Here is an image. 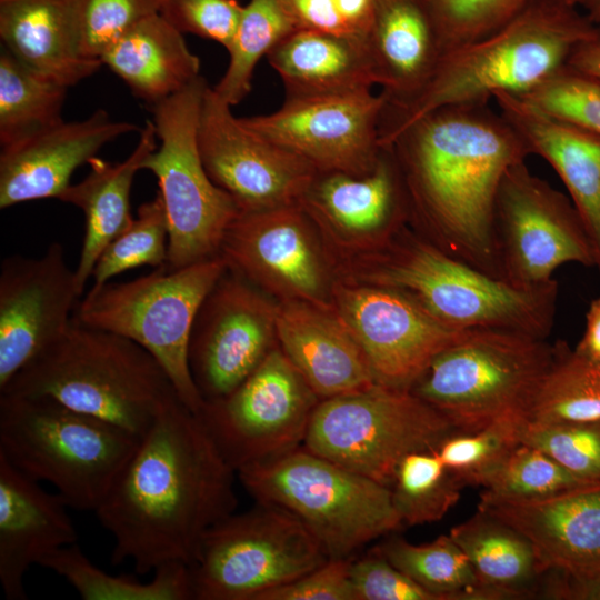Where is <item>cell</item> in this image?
<instances>
[{"mask_svg":"<svg viewBox=\"0 0 600 600\" xmlns=\"http://www.w3.org/2000/svg\"><path fill=\"white\" fill-rule=\"evenodd\" d=\"M237 470L179 397L159 413L94 511L113 537L111 561L146 574L192 567L206 532L236 511Z\"/></svg>","mask_w":600,"mask_h":600,"instance_id":"obj_1","label":"cell"},{"mask_svg":"<svg viewBox=\"0 0 600 600\" xmlns=\"http://www.w3.org/2000/svg\"><path fill=\"white\" fill-rule=\"evenodd\" d=\"M426 240L501 279L493 232L506 172L526 161V143L488 103L449 106L421 117L387 146Z\"/></svg>","mask_w":600,"mask_h":600,"instance_id":"obj_2","label":"cell"},{"mask_svg":"<svg viewBox=\"0 0 600 600\" xmlns=\"http://www.w3.org/2000/svg\"><path fill=\"white\" fill-rule=\"evenodd\" d=\"M600 33L564 0H533L497 31L444 51L411 99L388 103L380 122L387 147L408 126L437 109L488 103L497 93L524 94L568 66L573 52Z\"/></svg>","mask_w":600,"mask_h":600,"instance_id":"obj_3","label":"cell"},{"mask_svg":"<svg viewBox=\"0 0 600 600\" xmlns=\"http://www.w3.org/2000/svg\"><path fill=\"white\" fill-rule=\"evenodd\" d=\"M0 394L48 397L139 438L179 397L166 370L146 349L74 320L59 340L22 367Z\"/></svg>","mask_w":600,"mask_h":600,"instance_id":"obj_4","label":"cell"},{"mask_svg":"<svg viewBox=\"0 0 600 600\" xmlns=\"http://www.w3.org/2000/svg\"><path fill=\"white\" fill-rule=\"evenodd\" d=\"M364 283L398 290L456 330L498 328L548 339L558 282L520 288L491 277L408 231L380 248Z\"/></svg>","mask_w":600,"mask_h":600,"instance_id":"obj_5","label":"cell"},{"mask_svg":"<svg viewBox=\"0 0 600 600\" xmlns=\"http://www.w3.org/2000/svg\"><path fill=\"white\" fill-rule=\"evenodd\" d=\"M139 441L51 398L0 394V456L71 509L94 512Z\"/></svg>","mask_w":600,"mask_h":600,"instance_id":"obj_6","label":"cell"},{"mask_svg":"<svg viewBox=\"0 0 600 600\" xmlns=\"http://www.w3.org/2000/svg\"><path fill=\"white\" fill-rule=\"evenodd\" d=\"M557 353V342L498 329L463 330L441 350L409 391L457 430L500 421L526 422Z\"/></svg>","mask_w":600,"mask_h":600,"instance_id":"obj_7","label":"cell"},{"mask_svg":"<svg viewBox=\"0 0 600 600\" xmlns=\"http://www.w3.org/2000/svg\"><path fill=\"white\" fill-rule=\"evenodd\" d=\"M257 502L294 516L329 558H350L402 523L391 489L318 456L303 446L237 469Z\"/></svg>","mask_w":600,"mask_h":600,"instance_id":"obj_8","label":"cell"},{"mask_svg":"<svg viewBox=\"0 0 600 600\" xmlns=\"http://www.w3.org/2000/svg\"><path fill=\"white\" fill-rule=\"evenodd\" d=\"M227 268L219 254L180 269L162 266L130 281L107 282L79 301L73 320L146 349L166 370L182 402L199 413L204 400L190 372L189 340L200 306Z\"/></svg>","mask_w":600,"mask_h":600,"instance_id":"obj_9","label":"cell"},{"mask_svg":"<svg viewBox=\"0 0 600 600\" xmlns=\"http://www.w3.org/2000/svg\"><path fill=\"white\" fill-rule=\"evenodd\" d=\"M200 76L181 91L150 107L158 147L142 169L158 180L169 228V270L220 254L224 234L240 207L210 179L198 147L204 92Z\"/></svg>","mask_w":600,"mask_h":600,"instance_id":"obj_10","label":"cell"},{"mask_svg":"<svg viewBox=\"0 0 600 600\" xmlns=\"http://www.w3.org/2000/svg\"><path fill=\"white\" fill-rule=\"evenodd\" d=\"M457 430L411 391L374 383L322 399L303 440L309 451L391 487L400 461Z\"/></svg>","mask_w":600,"mask_h":600,"instance_id":"obj_11","label":"cell"},{"mask_svg":"<svg viewBox=\"0 0 600 600\" xmlns=\"http://www.w3.org/2000/svg\"><path fill=\"white\" fill-rule=\"evenodd\" d=\"M330 558L288 511L257 502L232 513L204 534L192 567L193 599L259 600Z\"/></svg>","mask_w":600,"mask_h":600,"instance_id":"obj_12","label":"cell"},{"mask_svg":"<svg viewBox=\"0 0 600 600\" xmlns=\"http://www.w3.org/2000/svg\"><path fill=\"white\" fill-rule=\"evenodd\" d=\"M493 232L501 279L516 287L549 284L564 263L597 266L594 246L571 199L531 173L526 161L512 166L501 181Z\"/></svg>","mask_w":600,"mask_h":600,"instance_id":"obj_13","label":"cell"},{"mask_svg":"<svg viewBox=\"0 0 600 600\" xmlns=\"http://www.w3.org/2000/svg\"><path fill=\"white\" fill-rule=\"evenodd\" d=\"M320 398L277 346L231 393L197 413L237 470L303 444Z\"/></svg>","mask_w":600,"mask_h":600,"instance_id":"obj_14","label":"cell"},{"mask_svg":"<svg viewBox=\"0 0 600 600\" xmlns=\"http://www.w3.org/2000/svg\"><path fill=\"white\" fill-rule=\"evenodd\" d=\"M387 104L371 89L286 98L277 111L239 118L249 130L300 156L317 171L363 176L377 164L380 122Z\"/></svg>","mask_w":600,"mask_h":600,"instance_id":"obj_15","label":"cell"},{"mask_svg":"<svg viewBox=\"0 0 600 600\" xmlns=\"http://www.w3.org/2000/svg\"><path fill=\"white\" fill-rule=\"evenodd\" d=\"M313 223L300 203L240 210L220 256L231 271L282 301L332 308V286Z\"/></svg>","mask_w":600,"mask_h":600,"instance_id":"obj_16","label":"cell"},{"mask_svg":"<svg viewBox=\"0 0 600 600\" xmlns=\"http://www.w3.org/2000/svg\"><path fill=\"white\" fill-rule=\"evenodd\" d=\"M277 311L227 268L200 306L189 340L190 372L204 401L231 393L277 347Z\"/></svg>","mask_w":600,"mask_h":600,"instance_id":"obj_17","label":"cell"},{"mask_svg":"<svg viewBox=\"0 0 600 600\" xmlns=\"http://www.w3.org/2000/svg\"><path fill=\"white\" fill-rule=\"evenodd\" d=\"M198 147L210 179L233 197L240 210L300 203L318 172L306 159L246 128L209 86Z\"/></svg>","mask_w":600,"mask_h":600,"instance_id":"obj_18","label":"cell"},{"mask_svg":"<svg viewBox=\"0 0 600 600\" xmlns=\"http://www.w3.org/2000/svg\"><path fill=\"white\" fill-rule=\"evenodd\" d=\"M333 309L361 347L378 383L409 390L463 330L434 319L407 294L381 286L336 283Z\"/></svg>","mask_w":600,"mask_h":600,"instance_id":"obj_19","label":"cell"},{"mask_svg":"<svg viewBox=\"0 0 600 600\" xmlns=\"http://www.w3.org/2000/svg\"><path fill=\"white\" fill-rule=\"evenodd\" d=\"M76 272L60 242L38 258L6 257L0 266V389L71 327L79 303Z\"/></svg>","mask_w":600,"mask_h":600,"instance_id":"obj_20","label":"cell"},{"mask_svg":"<svg viewBox=\"0 0 600 600\" xmlns=\"http://www.w3.org/2000/svg\"><path fill=\"white\" fill-rule=\"evenodd\" d=\"M138 128L97 110L80 121H60L1 147L0 208L56 198L71 184L72 173L97 157L110 141Z\"/></svg>","mask_w":600,"mask_h":600,"instance_id":"obj_21","label":"cell"},{"mask_svg":"<svg viewBox=\"0 0 600 600\" xmlns=\"http://www.w3.org/2000/svg\"><path fill=\"white\" fill-rule=\"evenodd\" d=\"M478 507L529 539L543 573L572 582L600 578V488L537 502L481 494Z\"/></svg>","mask_w":600,"mask_h":600,"instance_id":"obj_22","label":"cell"},{"mask_svg":"<svg viewBox=\"0 0 600 600\" xmlns=\"http://www.w3.org/2000/svg\"><path fill=\"white\" fill-rule=\"evenodd\" d=\"M300 204L336 236L383 247L409 220L403 180L390 147L363 174L318 171Z\"/></svg>","mask_w":600,"mask_h":600,"instance_id":"obj_23","label":"cell"},{"mask_svg":"<svg viewBox=\"0 0 600 600\" xmlns=\"http://www.w3.org/2000/svg\"><path fill=\"white\" fill-rule=\"evenodd\" d=\"M58 493L0 456V584L8 600H26L24 577L51 552L78 541Z\"/></svg>","mask_w":600,"mask_h":600,"instance_id":"obj_24","label":"cell"},{"mask_svg":"<svg viewBox=\"0 0 600 600\" xmlns=\"http://www.w3.org/2000/svg\"><path fill=\"white\" fill-rule=\"evenodd\" d=\"M277 339L320 400L377 383L361 347L333 307L282 301L277 311Z\"/></svg>","mask_w":600,"mask_h":600,"instance_id":"obj_25","label":"cell"},{"mask_svg":"<svg viewBox=\"0 0 600 600\" xmlns=\"http://www.w3.org/2000/svg\"><path fill=\"white\" fill-rule=\"evenodd\" d=\"M501 116L567 188L596 249L600 270V134L554 117L513 93L493 97Z\"/></svg>","mask_w":600,"mask_h":600,"instance_id":"obj_26","label":"cell"},{"mask_svg":"<svg viewBox=\"0 0 600 600\" xmlns=\"http://www.w3.org/2000/svg\"><path fill=\"white\" fill-rule=\"evenodd\" d=\"M0 38L18 60L68 88L102 66L81 52L78 0H0Z\"/></svg>","mask_w":600,"mask_h":600,"instance_id":"obj_27","label":"cell"},{"mask_svg":"<svg viewBox=\"0 0 600 600\" xmlns=\"http://www.w3.org/2000/svg\"><path fill=\"white\" fill-rule=\"evenodd\" d=\"M367 42L378 84L391 104L418 93L442 54L423 0H377Z\"/></svg>","mask_w":600,"mask_h":600,"instance_id":"obj_28","label":"cell"},{"mask_svg":"<svg viewBox=\"0 0 600 600\" xmlns=\"http://www.w3.org/2000/svg\"><path fill=\"white\" fill-rule=\"evenodd\" d=\"M283 82L286 98L371 89L378 84L367 38L298 30L267 56Z\"/></svg>","mask_w":600,"mask_h":600,"instance_id":"obj_29","label":"cell"},{"mask_svg":"<svg viewBox=\"0 0 600 600\" xmlns=\"http://www.w3.org/2000/svg\"><path fill=\"white\" fill-rule=\"evenodd\" d=\"M139 132L138 143L123 161L92 158L88 162L90 171L87 177L70 184L58 198L79 208L84 217L82 248L74 269L81 296L101 252L133 219L130 209L132 182L159 141L151 120H147Z\"/></svg>","mask_w":600,"mask_h":600,"instance_id":"obj_30","label":"cell"},{"mask_svg":"<svg viewBox=\"0 0 600 600\" xmlns=\"http://www.w3.org/2000/svg\"><path fill=\"white\" fill-rule=\"evenodd\" d=\"M100 60L149 106L184 89L200 77L201 68L183 33L159 12L124 32Z\"/></svg>","mask_w":600,"mask_h":600,"instance_id":"obj_31","label":"cell"},{"mask_svg":"<svg viewBox=\"0 0 600 600\" xmlns=\"http://www.w3.org/2000/svg\"><path fill=\"white\" fill-rule=\"evenodd\" d=\"M449 534L486 587L506 600L537 596L543 571L532 543L517 529L479 511Z\"/></svg>","mask_w":600,"mask_h":600,"instance_id":"obj_32","label":"cell"},{"mask_svg":"<svg viewBox=\"0 0 600 600\" xmlns=\"http://www.w3.org/2000/svg\"><path fill=\"white\" fill-rule=\"evenodd\" d=\"M39 566L68 581L83 600L193 599L190 567L182 562L162 564L149 581L142 582L131 576L107 573L73 543L46 556Z\"/></svg>","mask_w":600,"mask_h":600,"instance_id":"obj_33","label":"cell"},{"mask_svg":"<svg viewBox=\"0 0 600 600\" xmlns=\"http://www.w3.org/2000/svg\"><path fill=\"white\" fill-rule=\"evenodd\" d=\"M373 550L439 600L506 599L480 581L468 557L450 534L423 544L391 537Z\"/></svg>","mask_w":600,"mask_h":600,"instance_id":"obj_34","label":"cell"},{"mask_svg":"<svg viewBox=\"0 0 600 600\" xmlns=\"http://www.w3.org/2000/svg\"><path fill=\"white\" fill-rule=\"evenodd\" d=\"M68 87L0 54V144L4 147L62 121Z\"/></svg>","mask_w":600,"mask_h":600,"instance_id":"obj_35","label":"cell"},{"mask_svg":"<svg viewBox=\"0 0 600 600\" xmlns=\"http://www.w3.org/2000/svg\"><path fill=\"white\" fill-rule=\"evenodd\" d=\"M299 27L288 0H250L243 7L230 47L229 63L214 91L231 107L251 90L259 60Z\"/></svg>","mask_w":600,"mask_h":600,"instance_id":"obj_36","label":"cell"},{"mask_svg":"<svg viewBox=\"0 0 600 600\" xmlns=\"http://www.w3.org/2000/svg\"><path fill=\"white\" fill-rule=\"evenodd\" d=\"M600 420V367L557 341L554 360L530 407L527 423Z\"/></svg>","mask_w":600,"mask_h":600,"instance_id":"obj_37","label":"cell"},{"mask_svg":"<svg viewBox=\"0 0 600 600\" xmlns=\"http://www.w3.org/2000/svg\"><path fill=\"white\" fill-rule=\"evenodd\" d=\"M463 487L432 449L406 456L390 489L402 523L418 526L442 519L460 499Z\"/></svg>","mask_w":600,"mask_h":600,"instance_id":"obj_38","label":"cell"},{"mask_svg":"<svg viewBox=\"0 0 600 600\" xmlns=\"http://www.w3.org/2000/svg\"><path fill=\"white\" fill-rule=\"evenodd\" d=\"M482 496L507 501L537 502L600 488L580 478L544 451L520 442L483 486Z\"/></svg>","mask_w":600,"mask_h":600,"instance_id":"obj_39","label":"cell"},{"mask_svg":"<svg viewBox=\"0 0 600 600\" xmlns=\"http://www.w3.org/2000/svg\"><path fill=\"white\" fill-rule=\"evenodd\" d=\"M169 228L160 193L143 202L138 216L101 252L92 272L98 288L127 270L150 266L162 267L168 260Z\"/></svg>","mask_w":600,"mask_h":600,"instance_id":"obj_40","label":"cell"},{"mask_svg":"<svg viewBox=\"0 0 600 600\" xmlns=\"http://www.w3.org/2000/svg\"><path fill=\"white\" fill-rule=\"evenodd\" d=\"M523 422L500 421L473 431L454 430L433 449L446 468L464 486H484L521 442Z\"/></svg>","mask_w":600,"mask_h":600,"instance_id":"obj_41","label":"cell"},{"mask_svg":"<svg viewBox=\"0 0 600 600\" xmlns=\"http://www.w3.org/2000/svg\"><path fill=\"white\" fill-rule=\"evenodd\" d=\"M442 53L481 39L517 17L533 0H423Z\"/></svg>","mask_w":600,"mask_h":600,"instance_id":"obj_42","label":"cell"},{"mask_svg":"<svg viewBox=\"0 0 600 600\" xmlns=\"http://www.w3.org/2000/svg\"><path fill=\"white\" fill-rule=\"evenodd\" d=\"M519 438L544 451L576 476L600 483V420L554 424L523 422Z\"/></svg>","mask_w":600,"mask_h":600,"instance_id":"obj_43","label":"cell"},{"mask_svg":"<svg viewBox=\"0 0 600 600\" xmlns=\"http://www.w3.org/2000/svg\"><path fill=\"white\" fill-rule=\"evenodd\" d=\"M537 108L600 134V80L567 66L519 96Z\"/></svg>","mask_w":600,"mask_h":600,"instance_id":"obj_44","label":"cell"},{"mask_svg":"<svg viewBox=\"0 0 600 600\" xmlns=\"http://www.w3.org/2000/svg\"><path fill=\"white\" fill-rule=\"evenodd\" d=\"M160 3L161 0H78L82 54L100 60L124 32L158 13Z\"/></svg>","mask_w":600,"mask_h":600,"instance_id":"obj_45","label":"cell"},{"mask_svg":"<svg viewBox=\"0 0 600 600\" xmlns=\"http://www.w3.org/2000/svg\"><path fill=\"white\" fill-rule=\"evenodd\" d=\"M242 9L238 0H161L159 13L181 33L213 40L228 49Z\"/></svg>","mask_w":600,"mask_h":600,"instance_id":"obj_46","label":"cell"},{"mask_svg":"<svg viewBox=\"0 0 600 600\" xmlns=\"http://www.w3.org/2000/svg\"><path fill=\"white\" fill-rule=\"evenodd\" d=\"M349 572L356 600H439L373 549Z\"/></svg>","mask_w":600,"mask_h":600,"instance_id":"obj_47","label":"cell"},{"mask_svg":"<svg viewBox=\"0 0 600 600\" xmlns=\"http://www.w3.org/2000/svg\"><path fill=\"white\" fill-rule=\"evenodd\" d=\"M350 561L330 558L303 576L267 591L259 600H356Z\"/></svg>","mask_w":600,"mask_h":600,"instance_id":"obj_48","label":"cell"},{"mask_svg":"<svg viewBox=\"0 0 600 600\" xmlns=\"http://www.w3.org/2000/svg\"><path fill=\"white\" fill-rule=\"evenodd\" d=\"M299 30L350 34L342 23L333 0H288Z\"/></svg>","mask_w":600,"mask_h":600,"instance_id":"obj_49","label":"cell"},{"mask_svg":"<svg viewBox=\"0 0 600 600\" xmlns=\"http://www.w3.org/2000/svg\"><path fill=\"white\" fill-rule=\"evenodd\" d=\"M544 578L539 591V596L542 598L600 600V578L584 582H572L552 571L546 572Z\"/></svg>","mask_w":600,"mask_h":600,"instance_id":"obj_50","label":"cell"},{"mask_svg":"<svg viewBox=\"0 0 600 600\" xmlns=\"http://www.w3.org/2000/svg\"><path fill=\"white\" fill-rule=\"evenodd\" d=\"M336 10L350 34L368 38L377 0H333Z\"/></svg>","mask_w":600,"mask_h":600,"instance_id":"obj_51","label":"cell"},{"mask_svg":"<svg viewBox=\"0 0 600 600\" xmlns=\"http://www.w3.org/2000/svg\"><path fill=\"white\" fill-rule=\"evenodd\" d=\"M573 350L590 363L600 367V296L589 306L583 334Z\"/></svg>","mask_w":600,"mask_h":600,"instance_id":"obj_52","label":"cell"},{"mask_svg":"<svg viewBox=\"0 0 600 600\" xmlns=\"http://www.w3.org/2000/svg\"><path fill=\"white\" fill-rule=\"evenodd\" d=\"M568 66L600 80V33L582 43L571 56Z\"/></svg>","mask_w":600,"mask_h":600,"instance_id":"obj_53","label":"cell"},{"mask_svg":"<svg viewBox=\"0 0 600 600\" xmlns=\"http://www.w3.org/2000/svg\"><path fill=\"white\" fill-rule=\"evenodd\" d=\"M600 26V0H564Z\"/></svg>","mask_w":600,"mask_h":600,"instance_id":"obj_54","label":"cell"}]
</instances>
